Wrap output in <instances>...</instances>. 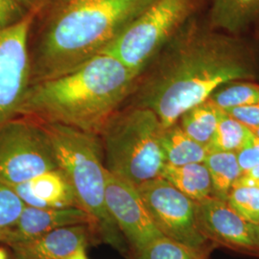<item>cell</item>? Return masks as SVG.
I'll list each match as a JSON object with an SVG mask.
<instances>
[{"instance_id":"cell-30","label":"cell","mask_w":259,"mask_h":259,"mask_svg":"<svg viewBox=\"0 0 259 259\" xmlns=\"http://www.w3.org/2000/svg\"><path fill=\"white\" fill-rule=\"evenodd\" d=\"M65 259H89L85 253V248H81L78 250H76L74 253L69 255L68 257Z\"/></svg>"},{"instance_id":"cell-14","label":"cell","mask_w":259,"mask_h":259,"mask_svg":"<svg viewBox=\"0 0 259 259\" xmlns=\"http://www.w3.org/2000/svg\"><path fill=\"white\" fill-rule=\"evenodd\" d=\"M23 203L37 208L81 207L69 181L61 169L40 174L11 186Z\"/></svg>"},{"instance_id":"cell-27","label":"cell","mask_w":259,"mask_h":259,"mask_svg":"<svg viewBox=\"0 0 259 259\" xmlns=\"http://www.w3.org/2000/svg\"><path fill=\"white\" fill-rule=\"evenodd\" d=\"M250 129L259 127V104L223 110Z\"/></svg>"},{"instance_id":"cell-8","label":"cell","mask_w":259,"mask_h":259,"mask_svg":"<svg viewBox=\"0 0 259 259\" xmlns=\"http://www.w3.org/2000/svg\"><path fill=\"white\" fill-rule=\"evenodd\" d=\"M138 189L159 232L204 254L209 240L199 228L196 202L162 177L139 185Z\"/></svg>"},{"instance_id":"cell-12","label":"cell","mask_w":259,"mask_h":259,"mask_svg":"<svg viewBox=\"0 0 259 259\" xmlns=\"http://www.w3.org/2000/svg\"><path fill=\"white\" fill-rule=\"evenodd\" d=\"M76 225H91L95 231L93 217L82 207L37 208L25 205L18 221L7 231L0 233V240L12 246L60 228Z\"/></svg>"},{"instance_id":"cell-11","label":"cell","mask_w":259,"mask_h":259,"mask_svg":"<svg viewBox=\"0 0 259 259\" xmlns=\"http://www.w3.org/2000/svg\"><path fill=\"white\" fill-rule=\"evenodd\" d=\"M199 228L208 240L235 250L259 252L256 225L245 220L227 201L210 196L196 202Z\"/></svg>"},{"instance_id":"cell-28","label":"cell","mask_w":259,"mask_h":259,"mask_svg":"<svg viewBox=\"0 0 259 259\" xmlns=\"http://www.w3.org/2000/svg\"><path fill=\"white\" fill-rule=\"evenodd\" d=\"M235 185L259 186V165L253 167L248 172L244 173L233 186Z\"/></svg>"},{"instance_id":"cell-5","label":"cell","mask_w":259,"mask_h":259,"mask_svg":"<svg viewBox=\"0 0 259 259\" xmlns=\"http://www.w3.org/2000/svg\"><path fill=\"white\" fill-rule=\"evenodd\" d=\"M163 126L146 108L118 110L100 134L108 171L136 186L161 175L166 164L161 147Z\"/></svg>"},{"instance_id":"cell-16","label":"cell","mask_w":259,"mask_h":259,"mask_svg":"<svg viewBox=\"0 0 259 259\" xmlns=\"http://www.w3.org/2000/svg\"><path fill=\"white\" fill-rule=\"evenodd\" d=\"M161 147L166 164L173 166L202 163L208 154L207 148L186 135L178 122L163 128Z\"/></svg>"},{"instance_id":"cell-25","label":"cell","mask_w":259,"mask_h":259,"mask_svg":"<svg viewBox=\"0 0 259 259\" xmlns=\"http://www.w3.org/2000/svg\"><path fill=\"white\" fill-rule=\"evenodd\" d=\"M29 13L16 0H0V29L19 22Z\"/></svg>"},{"instance_id":"cell-34","label":"cell","mask_w":259,"mask_h":259,"mask_svg":"<svg viewBox=\"0 0 259 259\" xmlns=\"http://www.w3.org/2000/svg\"><path fill=\"white\" fill-rule=\"evenodd\" d=\"M200 259H205V258H204V257H202V258H200Z\"/></svg>"},{"instance_id":"cell-9","label":"cell","mask_w":259,"mask_h":259,"mask_svg":"<svg viewBox=\"0 0 259 259\" xmlns=\"http://www.w3.org/2000/svg\"><path fill=\"white\" fill-rule=\"evenodd\" d=\"M36 13L0 29V127L19 114L31 83L29 34Z\"/></svg>"},{"instance_id":"cell-10","label":"cell","mask_w":259,"mask_h":259,"mask_svg":"<svg viewBox=\"0 0 259 259\" xmlns=\"http://www.w3.org/2000/svg\"><path fill=\"white\" fill-rule=\"evenodd\" d=\"M105 203L111 218L135 253L163 235L149 214L138 186L108 170Z\"/></svg>"},{"instance_id":"cell-15","label":"cell","mask_w":259,"mask_h":259,"mask_svg":"<svg viewBox=\"0 0 259 259\" xmlns=\"http://www.w3.org/2000/svg\"><path fill=\"white\" fill-rule=\"evenodd\" d=\"M206 22L233 36L258 37L259 0H209Z\"/></svg>"},{"instance_id":"cell-31","label":"cell","mask_w":259,"mask_h":259,"mask_svg":"<svg viewBox=\"0 0 259 259\" xmlns=\"http://www.w3.org/2000/svg\"><path fill=\"white\" fill-rule=\"evenodd\" d=\"M0 259H8L7 252L3 250V249H1V248H0Z\"/></svg>"},{"instance_id":"cell-2","label":"cell","mask_w":259,"mask_h":259,"mask_svg":"<svg viewBox=\"0 0 259 259\" xmlns=\"http://www.w3.org/2000/svg\"><path fill=\"white\" fill-rule=\"evenodd\" d=\"M139 75L101 53L70 72L30 83L18 116L100 136L129 98Z\"/></svg>"},{"instance_id":"cell-1","label":"cell","mask_w":259,"mask_h":259,"mask_svg":"<svg viewBox=\"0 0 259 259\" xmlns=\"http://www.w3.org/2000/svg\"><path fill=\"white\" fill-rule=\"evenodd\" d=\"M259 80V46L250 37L190 19L140 73L129 106L154 111L163 128L233 81Z\"/></svg>"},{"instance_id":"cell-21","label":"cell","mask_w":259,"mask_h":259,"mask_svg":"<svg viewBox=\"0 0 259 259\" xmlns=\"http://www.w3.org/2000/svg\"><path fill=\"white\" fill-rule=\"evenodd\" d=\"M221 110L259 104V83L233 81L219 87L208 98Z\"/></svg>"},{"instance_id":"cell-13","label":"cell","mask_w":259,"mask_h":259,"mask_svg":"<svg viewBox=\"0 0 259 259\" xmlns=\"http://www.w3.org/2000/svg\"><path fill=\"white\" fill-rule=\"evenodd\" d=\"M97 239L91 225H76L12 245L16 259H65Z\"/></svg>"},{"instance_id":"cell-33","label":"cell","mask_w":259,"mask_h":259,"mask_svg":"<svg viewBox=\"0 0 259 259\" xmlns=\"http://www.w3.org/2000/svg\"><path fill=\"white\" fill-rule=\"evenodd\" d=\"M256 237H257L259 245V226H256Z\"/></svg>"},{"instance_id":"cell-32","label":"cell","mask_w":259,"mask_h":259,"mask_svg":"<svg viewBox=\"0 0 259 259\" xmlns=\"http://www.w3.org/2000/svg\"><path fill=\"white\" fill-rule=\"evenodd\" d=\"M251 130V132L253 133V135L257 138V139H259V127H257V128H253V129H250Z\"/></svg>"},{"instance_id":"cell-26","label":"cell","mask_w":259,"mask_h":259,"mask_svg":"<svg viewBox=\"0 0 259 259\" xmlns=\"http://www.w3.org/2000/svg\"><path fill=\"white\" fill-rule=\"evenodd\" d=\"M236 157L242 175L259 165V139L254 136L244 148L236 153Z\"/></svg>"},{"instance_id":"cell-3","label":"cell","mask_w":259,"mask_h":259,"mask_svg":"<svg viewBox=\"0 0 259 259\" xmlns=\"http://www.w3.org/2000/svg\"><path fill=\"white\" fill-rule=\"evenodd\" d=\"M154 0H62L31 55V83L65 74L92 60Z\"/></svg>"},{"instance_id":"cell-22","label":"cell","mask_w":259,"mask_h":259,"mask_svg":"<svg viewBox=\"0 0 259 259\" xmlns=\"http://www.w3.org/2000/svg\"><path fill=\"white\" fill-rule=\"evenodd\" d=\"M136 259H200L204 254L167 236L157 237L138 251Z\"/></svg>"},{"instance_id":"cell-23","label":"cell","mask_w":259,"mask_h":259,"mask_svg":"<svg viewBox=\"0 0 259 259\" xmlns=\"http://www.w3.org/2000/svg\"><path fill=\"white\" fill-rule=\"evenodd\" d=\"M227 202L245 220L258 226L259 186L235 185Z\"/></svg>"},{"instance_id":"cell-18","label":"cell","mask_w":259,"mask_h":259,"mask_svg":"<svg viewBox=\"0 0 259 259\" xmlns=\"http://www.w3.org/2000/svg\"><path fill=\"white\" fill-rule=\"evenodd\" d=\"M204 164L211 180L213 197L227 201L233 185L242 176L236 153L209 151Z\"/></svg>"},{"instance_id":"cell-7","label":"cell","mask_w":259,"mask_h":259,"mask_svg":"<svg viewBox=\"0 0 259 259\" xmlns=\"http://www.w3.org/2000/svg\"><path fill=\"white\" fill-rule=\"evenodd\" d=\"M55 169V155L41 124L18 116L0 127V183L11 187Z\"/></svg>"},{"instance_id":"cell-24","label":"cell","mask_w":259,"mask_h":259,"mask_svg":"<svg viewBox=\"0 0 259 259\" xmlns=\"http://www.w3.org/2000/svg\"><path fill=\"white\" fill-rule=\"evenodd\" d=\"M25 205L10 186L0 183V233L18 221Z\"/></svg>"},{"instance_id":"cell-29","label":"cell","mask_w":259,"mask_h":259,"mask_svg":"<svg viewBox=\"0 0 259 259\" xmlns=\"http://www.w3.org/2000/svg\"><path fill=\"white\" fill-rule=\"evenodd\" d=\"M20 6L30 13H36L40 11L46 0H16Z\"/></svg>"},{"instance_id":"cell-6","label":"cell","mask_w":259,"mask_h":259,"mask_svg":"<svg viewBox=\"0 0 259 259\" xmlns=\"http://www.w3.org/2000/svg\"><path fill=\"white\" fill-rule=\"evenodd\" d=\"M200 7L201 0H154L102 53L140 74Z\"/></svg>"},{"instance_id":"cell-4","label":"cell","mask_w":259,"mask_h":259,"mask_svg":"<svg viewBox=\"0 0 259 259\" xmlns=\"http://www.w3.org/2000/svg\"><path fill=\"white\" fill-rule=\"evenodd\" d=\"M39 124L47 132L58 168L69 181L80 206L93 217L97 237L125 252V238L105 203L107 168L100 137L61 124Z\"/></svg>"},{"instance_id":"cell-17","label":"cell","mask_w":259,"mask_h":259,"mask_svg":"<svg viewBox=\"0 0 259 259\" xmlns=\"http://www.w3.org/2000/svg\"><path fill=\"white\" fill-rule=\"evenodd\" d=\"M160 177L194 202L212 196L211 180L204 162L182 166L165 164Z\"/></svg>"},{"instance_id":"cell-19","label":"cell","mask_w":259,"mask_h":259,"mask_svg":"<svg viewBox=\"0 0 259 259\" xmlns=\"http://www.w3.org/2000/svg\"><path fill=\"white\" fill-rule=\"evenodd\" d=\"M219 111L220 109L207 99L185 111L178 123L186 135L208 150L217 128Z\"/></svg>"},{"instance_id":"cell-35","label":"cell","mask_w":259,"mask_h":259,"mask_svg":"<svg viewBox=\"0 0 259 259\" xmlns=\"http://www.w3.org/2000/svg\"><path fill=\"white\" fill-rule=\"evenodd\" d=\"M258 226H259V225H258Z\"/></svg>"},{"instance_id":"cell-20","label":"cell","mask_w":259,"mask_h":259,"mask_svg":"<svg viewBox=\"0 0 259 259\" xmlns=\"http://www.w3.org/2000/svg\"><path fill=\"white\" fill-rule=\"evenodd\" d=\"M254 137L251 130L220 109L218 124L209 151L237 153Z\"/></svg>"}]
</instances>
